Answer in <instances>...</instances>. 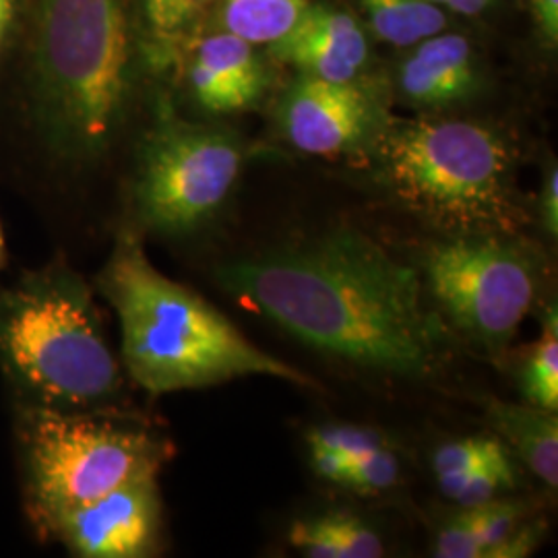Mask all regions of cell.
I'll return each instance as SVG.
<instances>
[{"mask_svg": "<svg viewBox=\"0 0 558 558\" xmlns=\"http://www.w3.org/2000/svg\"><path fill=\"white\" fill-rule=\"evenodd\" d=\"M502 449H505V445L497 439L474 437V439L453 440V442H447L437 449L433 465H435L437 476L458 474V472H465L482 461L493 458Z\"/></svg>", "mask_w": 558, "mask_h": 558, "instance_id": "obj_22", "label": "cell"}, {"mask_svg": "<svg viewBox=\"0 0 558 558\" xmlns=\"http://www.w3.org/2000/svg\"><path fill=\"white\" fill-rule=\"evenodd\" d=\"M0 371L21 405L101 412L122 393L92 288L64 260L0 290Z\"/></svg>", "mask_w": 558, "mask_h": 558, "instance_id": "obj_4", "label": "cell"}, {"mask_svg": "<svg viewBox=\"0 0 558 558\" xmlns=\"http://www.w3.org/2000/svg\"><path fill=\"white\" fill-rule=\"evenodd\" d=\"M135 87L126 0H40L32 110L46 149L69 166L100 160L119 137Z\"/></svg>", "mask_w": 558, "mask_h": 558, "instance_id": "obj_3", "label": "cell"}, {"mask_svg": "<svg viewBox=\"0 0 558 558\" xmlns=\"http://www.w3.org/2000/svg\"><path fill=\"white\" fill-rule=\"evenodd\" d=\"M7 263V244H4V234H2V226H0V269Z\"/></svg>", "mask_w": 558, "mask_h": 558, "instance_id": "obj_33", "label": "cell"}, {"mask_svg": "<svg viewBox=\"0 0 558 558\" xmlns=\"http://www.w3.org/2000/svg\"><path fill=\"white\" fill-rule=\"evenodd\" d=\"M313 458V468L317 470L320 478L336 482V484H345L348 474H350V459L329 449H311Z\"/></svg>", "mask_w": 558, "mask_h": 558, "instance_id": "obj_30", "label": "cell"}, {"mask_svg": "<svg viewBox=\"0 0 558 558\" xmlns=\"http://www.w3.org/2000/svg\"><path fill=\"white\" fill-rule=\"evenodd\" d=\"M290 542L308 558H341L336 513L294 523Z\"/></svg>", "mask_w": 558, "mask_h": 558, "instance_id": "obj_23", "label": "cell"}, {"mask_svg": "<svg viewBox=\"0 0 558 558\" xmlns=\"http://www.w3.org/2000/svg\"><path fill=\"white\" fill-rule=\"evenodd\" d=\"M311 449H329L348 459H356L362 453L377 449L383 445L379 435L371 428L352 424H327L319 426L308 435Z\"/></svg>", "mask_w": 558, "mask_h": 558, "instance_id": "obj_21", "label": "cell"}, {"mask_svg": "<svg viewBox=\"0 0 558 558\" xmlns=\"http://www.w3.org/2000/svg\"><path fill=\"white\" fill-rule=\"evenodd\" d=\"M191 2H193V4H195V2H203V0H191Z\"/></svg>", "mask_w": 558, "mask_h": 558, "instance_id": "obj_34", "label": "cell"}, {"mask_svg": "<svg viewBox=\"0 0 558 558\" xmlns=\"http://www.w3.org/2000/svg\"><path fill=\"white\" fill-rule=\"evenodd\" d=\"M399 478V461L385 445L371 449L356 459H350L348 486L360 495H377L391 486Z\"/></svg>", "mask_w": 558, "mask_h": 558, "instance_id": "obj_20", "label": "cell"}, {"mask_svg": "<svg viewBox=\"0 0 558 558\" xmlns=\"http://www.w3.org/2000/svg\"><path fill=\"white\" fill-rule=\"evenodd\" d=\"M269 52L300 75L350 83L366 71L371 44L364 25L350 11L308 4L296 23L269 44Z\"/></svg>", "mask_w": 558, "mask_h": 558, "instance_id": "obj_11", "label": "cell"}, {"mask_svg": "<svg viewBox=\"0 0 558 558\" xmlns=\"http://www.w3.org/2000/svg\"><path fill=\"white\" fill-rule=\"evenodd\" d=\"M279 129L286 141L308 156H339L377 137L383 122L377 98L359 81L299 75L279 101Z\"/></svg>", "mask_w": 558, "mask_h": 558, "instance_id": "obj_10", "label": "cell"}, {"mask_svg": "<svg viewBox=\"0 0 558 558\" xmlns=\"http://www.w3.org/2000/svg\"><path fill=\"white\" fill-rule=\"evenodd\" d=\"M521 389L530 405L557 412L558 408V315L557 304L546 308L542 336L521 371Z\"/></svg>", "mask_w": 558, "mask_h": 558, "instance_id": "obj_17", "label": "cell"}, {"mask_svg": "<svg viewBox=\"0 0 558 558\" xmlns=\"http://www.w3.org/2000/svg\"><path fill=\"white\" fill-rule=\"evenodd\" d=\"M488 420L521 461L546 486H558V418L557 412L536 405H515L493 401Z\"/></svg>", "mask_w": 558, "mask_h": 558, "instance_id": "obj_14", "label": "cell"}, {"mask_svg": "<svg viewBox=\"0 0 558 558\" xmlns=\"http://www.w3.org/2000/svg\"><path fill=\"white\" fill-rule=\"evenodd\" d=\"M336 521L341 542V558H379L385 555L379 534L362 519L348 513H336Z\"/></svg>", "mask_w": 558, "mask_h": 558, "instance_id": "obj_26", "label": "cell"}, {"mask_svg": "<svg viewBox=\"0 0 558 558\" xmlns=\"http://www.w3.org/2000/svg\"><path fill=\"white\" fill-rule=\"evenodd\" d=\"M189 85L203 110L232 114L259 104L267 71L255 44L223 32L201 40L195 48Z\"/></svg>", "mask_w": 558, "mask_h": 558, "instance_id": "obj_13", "label": "cell"}, {"mask_svg": "<svg viewBox=\"0 0 558 558\" xmlns=\"http://www.w3.org/2000/svg\"><path fill=\"white\" fill-rule=\"evenodd\" d=\"M428 2L445 9L447 13H456L463 17H478L495 4V0H428Z\"/></svg>", "mask_w": 558, "mask_h": 558, "instance_id": "obj_31", "label": "cell"}, {"mask_svg": "<svg viewBox=\"0 0 558 558\" xmlns=\"http://www.w3.org/2000/svg\"><path fill=\"white\" fill-rule=\"evenodd\" d=\"M145 21L158 40L172 41L191 20V0H141Z\"/></svg>", "mask_w": 558, "mask_h": 558, "instance_id": "obj_25", "label": "cell"}, {"mask_svg": "<svg viewBox=\"0 0 558 558\" xmlns=\"http://www.w3.org/2000/svg\"><path fill=\"white\" fill-rule=\"evenodd\" d=\"M480 85L474 44L449 29L410 46V52L396 69L399 96L424 110H445L470 100Z\"/></svg>", "mask_w": 558, "mask_h": 558, "instance_id": "obj_12", "label": "cell"}, {"mask_svg": "<svg viewBox=\"0 0 558 558\" xmlns=\"http://www.w3.org/2000/svg\"><path fill=\"white\" fill-rule=\"evenodd\" d=\"M515 486V474L511 459L507 456V449L499 451L497 456L482 461L478 468L470 472V476L459 488L453 502H458L461 509L478 507L488 500L497 499L502 490H509Z\"/></svg>", "mask_w": 558, "mask_h": 558, "instance_id": "obj_18", "label": "cell"}, {"mask_svg": "<svg viewBox=\"0 0 558 558\" xmlns=\"http://www.w3.org/2000/svg\"><path fill=\"white\" fill-rule=\"evenodd\" d=\"M424 274L459 331L502 354L538 299L542 263L513 234H451L428 246Z\"/></svg>", "mask_w": 558, "mask_h": 558, "instance_id": "obj_7", "label": "cell"}, {"mask_svg": "<svg viewBox=\"0 0 558 558\" xmlns=\"http://www.w3.org/2000/svg\"><path fill=\"white\" fill-rule=\"evenodd\" d=\"M542 534L536 525H519L518 530L500 544L490 558H521L527 557Z\"/></svg>", "mask_w": 558, "mask_h": 558, "instance_id": "obj_29", "label": "cell"}, {"mask_svg": "<svg viewBox=\"0 0 558 558\" xmlns=\"http://www.w3.org/2000/svg\"><path fill=\"white\" fill-rule=\"evenodd\" d=\"M221 288L283 331L331 356L405 379L433 377L442 331L414 267L356 230L232 260Z\"/></svg>", "mask_w": 558, "mask_h": 558, "instance_id": "obj_1", "label": "cell"}, {"mask_svg": "<svg viewBox=\"0 0 558 558\" xmlns=\"http://www.w3.org/2000/svg\"><path fill=\"white\" fill-rule=\"evenodd\" d=\"M468 511L484 558H490L500 544L518 530L523 519V509L519 505L495 499L478 507H470Z\"/></svg>", "mask_w": 558, "mask_h": 558, "instance_id": "obj_19", "label": "cell"}, {"mask_svg": "<svg viewBox=\"0 0 558 558\" xmlns=\"http://www.w3.org/2000/svg\"><path fill=\"white\" fill-rule=\"evenodd\" d=\"M527 7L539 44L555 52L558 46V0H527Z\"/></svg>", "mask_w": 558, "mask_h": 558, "instance_id": "obj_27", "label": "cell"}, {"mask_svg": "<svg viewBox=\"0 0 558 558\" xmlns=\"http://www.w3.org/2000/svg\"><path fill=\"white\" fill-rule=\"evenodd\" d=\"M13 20H15V0H0V48L9 38Z\"/></svg>", "mask_w": 558, "mask_h": 558, "instance_id": "obj_32", "label": "cell"}, {"mask_svg": "<svg viewBox=\"0 0 558 558\" xmlns=\"http://www.w3.org/2000/svg\"><path fill=\"white\" fill-rule=\"evenodd\" d=\"M161 502L158 478L135 480L71 507L40 530L83 558L149 557L158 544Z\"/></svg>", "mask_w": 558, "mask_h": 558, "instance_id": "obj_9", "label": "cell"}, {"mask_svg": "<svg viewBox=\"0 0 558 558\" xmlns=\"http://www.w3.org/2000/svg\"><path fill=\"white\" fill-rule=\"evenodd\" d=\"M21 472L27 515L36 530L62 511L135 480L158 478L170 445L154 433L106 418L21 405Z\"/></svg>", "mask_w": 558, "mask_h": 558, "instance_id": "obj_6", "label": "cell"}, {"mask_svg": "<svg viewBox=\"0 0 558 558\" xmlns=\"http://www.w3.org/2000/svg\"><path fill=\"white\" fill-rule=\"evenodd\" d=\"M96 286L119 317L122 366L149 396L242 377L315 387L311 377L244 338L197 292L160 274L137 232H120Z\"/></svg>", "mask_w": 558, "mask_h": 558, "instance_id": "obj_2", "label": "cell"}, {"mask_svg": "<svg viewBox=\"0 0 558 558\" xmlns=\"http://www.w3.org/2000/svg\"><path fill=\"white\" fill-rule=\"evenodd\" d=\"M244 149L221 126L180 120L161 108L143 141L133 182V205L143 228L186 236L211 220L232 193Z\"/></svg>", "mask_w": 558, "mask_h": 558, "instance_id": "obj_8", "label": "cell"}, {"mask_svg": "<svg viewBox=\"0 0 558 558\" xmlns=\"http://www.w3.org/2000/svg\"><path fill=\"white\" fill-rule=\"evenodd\" d=\"M435 557L482 558V548L468 509H461V513L440 527L435 542Z\"/></svg>", "mask_w": 558, "mask_h": 558, "instance_id": "obj_24", "label": "cell"}, {"mask_svg": "<svg viewBox=\"0 0 558 558\" xmlns=\"http://www.w3.org/2000/svg\"><path fill=\"white\" fill-rule=\"evenodd\" d=\"M371 32L396 48H410L449 27V13L428 0H352Z\"/></svg>", "mask_w": 558, "mask_h": 558, "instance_id": "obj_15", "label": "cell"}, {"mask_svg": "<svg viewBox=\"0 0 558 558\" xmlns=\"http://www.w3.org/2000/svg\"><path fill=\"white\" fill-rule=\"evenodd\" d=\"M385 189L420 218L451 234H515L523 209L518 149L472 120L385 122L371 143Z\"/></svg>", "mask_w": 558, "mask_h": 558, "instance_id": "obj_5", "label": "cell"}, {"mask_svg": "<svg viewBox=\"0 0 558 558\" xmlns=\"http://www.w3.org/2000/svg\"><path fill=\"white\" fill-rule=\"evenodd\" d=\"M311 0H226V32L255 44L269 46L281 38L302 15Z\"/></svg>", "mask_w": 558, "mask_h": 558, "instance_id": "obj_16", "label": "cell"}, {"mask_svg": "<svg viewBox=\"0 0 558 558\" xmlns=\"http://www.w3.org/2000/svg\"><path fill=\"white\" fill-rule=\"evenodd\" d=\"M539 216L544 232L550 239H557L558 234V170L557 163H553L546 174L539 193Z\"/></svg>", "mask_w": 558, "mask_h": 558, "instance_id": "obj_28", "label": "cell"}]
</instances>
